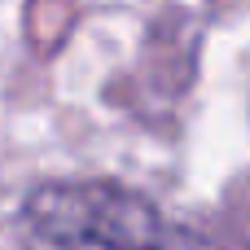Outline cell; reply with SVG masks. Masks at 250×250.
Returning <instances> with one entry per match:
<instances>
[{"mask_svg": "<svg viewBox=\"0 0 250 250\" xmlns=\"http://www.w3.org/2000/svg\"><path fill=\"white\" fill-rule=\"evenodd\" d=\"M22 229L40 250H224L154 198L114 180H44L22 198Z\"/></svg>", "mask_w": 250, "mask_h": 250, "instance_id": "cell-1", "label": "cell"}]
</instances>
